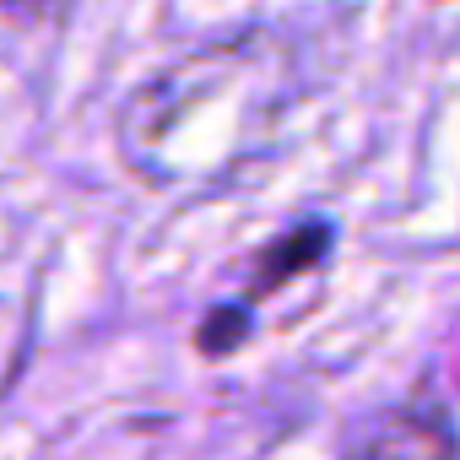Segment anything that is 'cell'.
Returning a JSON list of instances; mask_svg holds the SVG:
<instances>
[{
  "instance_id": "6da1fadb",
  "label": "cell",
  "mask_w": 460,
  "mask_h": 460,
  "mask_svg": "<svg viewBox=\"0 0 460 460\" xmlns=\"http://www.w3.org/2000/svg\"><path fill=\"white\" fill-rule=\"evenodd\" d=\"M298 98V55L271 28L211 39L152 71L119 109L125 168L173 195H206L255 168Z\"/></svg>"
},
{
  "instance_id": "7a4b0ae2",
  "label": "cell",
  "mask_w": 460,
  "mask_h": 460,
  "mask_svg": "<svg viewBox=\"0 0 460 460\" xmlns=\"http://www.w3.org/2000/svg\"><path fill=\"white\" fill-rule=\"evenodd\" d=\"M341 460H460V449L433 411H385L347 444Z\"/></svg>"
},
{
  "instance_id": "3957f363",
  "label": "cell",
  "mask_w": 460,
  "mask_h": 460,
  "mask_svg": "<svg viewBox=\"0 0 460 460\" xmlns=\"http://www.w3.org/2000/svg\"><path fill=\"white\" fill-rule=\"evenodd\" d=\"M331 255V222H304L293 234H282L266 255V266L255 271V293H271L282 282H298L304 271H314Z\"/></svg>"
},
{
  "instance_id": "277c9868",
  "label": "cell",
  "mask_w": 460,
  "mask_h": 460,
  "mask_svg": "<svg viewBox=\"0 0 460 460\" xmlns=\"http://www.w3.org/2000/svg\"><path fill=\"white\" fill-rule=\"evenodd\" d=\"M250 336H255V325H250V309L227 304V309H211V314L200 320V336H195V347H200L206 358H227L234 347H244Z\"/></svg>"
},
{
  "instance_id": "5b68a950",
  "label": "cell",
  "mask_w": 460,
  "mask_h": 460,
  "mask_svg": "<svg viewBox=\"0 0 460 460\" xmlns=\"http://www.w3.org/2000/svg\"><path fill=\"white\" fill-rule=\"evenodd\" d=\"M12 17H39V12H49V6H60V0H0Z\"/></svg>"
},
{
  "instance_id": "8992f818",
  "label": "cell",
  "mask_w": 460,
  "mask_h": 460,
  "mask_svg": "<svg viewBox=\"0 0 460 460\" xmlns=\"http://www.w3.org/2000/svg\"><path fill=\"white\" fill-rule=\"evenodd\" d=\"M6 336H17V325H6V309H0V385H6V368H12V347Z\"/></svg>"
}]
</instances>
